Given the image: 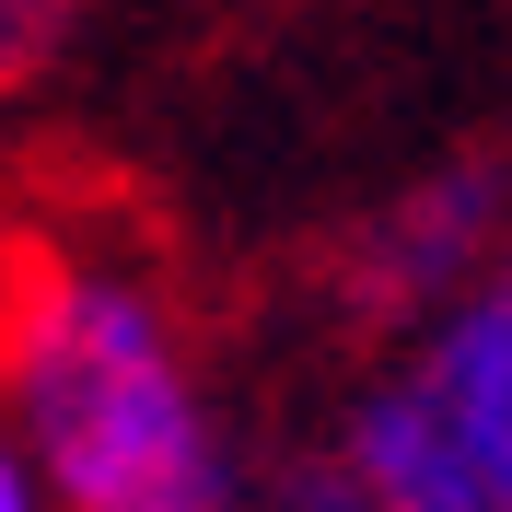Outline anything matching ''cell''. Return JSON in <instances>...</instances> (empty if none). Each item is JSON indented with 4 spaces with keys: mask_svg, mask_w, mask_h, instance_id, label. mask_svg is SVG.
Returning a JSON list of instances; mask_svg holds the SVG:
<instances>
[{
    "mask_svg": "<svg viewBox=\"0 0 512 512\" xmlns=\"http://www.w3.org/2000/svg\"><path fill=\"white\" fill-rule=\"evenodd\" d=\"M0 408L59 512H256L245 431L140 256H24L0 280Z\"/></svg>",
    "mask_w": 512,
    "mask_h": 512,
    "instance_id": "obj_1",
    "label": "cell"
},
{
    "mask_svg": "<svg viewBox=\"0 0 512 512\" xmlns=\"http://www.w3.org/2000/svg\"><path fill=\"white\" fill-rule=\"evenodd\" d=\"M338 454L384 512H512V245L431 315L384 326Z\"/></svg>",
    "mask_w": 512,
    "mask_h": 512,
    "instance_id": "obj_2",
    "label": "cell"
},
{
    "mask_svg": "<svg viewBox=\"0 0 512 512\" xmlns=\"http://www.w3.org/2000/svg\"><path fill=\"white\" fill-rule=\"evenodd\" d=\"M512 245V163H431L384 198L338 256V303L361 326H408L443 291H466L489 256Z\"/></svg>",
    "mask_w": 512,
    "mask_h": 512,
    "instance_id": "obj_3",
    "label": "cell"
},
{
    "mask_svg": "<svg viewBox=\"0 0 512 512\" xmlns=\"http://www.w3.org/2000/svg\"><path fill=\"white\" fill-rule=\"evenodd\" d=\"M82 24H94V0H0V94H24L35 70H59Z\"/></svg>",
    "mask_w": 512,
    "mask_h": 512,
    "instance_id": "obj_4",
    "label": "cell"
},
{
    "mask_svg": "<svg viewBox=\"0 0 512 512\" xmlns=\"http://www.w3.org/2000/svg\"><path fill=\"white\" fill-rule=\"evenodd\" d=\"M268 512H384V501L350 478V454H338V443H315L303 466H280V478H268Z\"/></svg>",
    "mask_w": 512,
    "mask_h": 512,
    "instance_id": "obj_5",
    "label": "cell"
},
{
    "mask_svg": "<svg viewBox=\"0 0 512 512\" xmlns=\"http://www.w3.org/2000/svg\"><path fill=\"white\" fill-rule=\"evenodd\" d=\"M0 512H59V489H47V466H35V443L12 431V408H0Z\"/></svg>",
    "mask_w": 512,
    "mask_h": 512,
    "instance_id": "obj_6",
    "label": "cell"
}]
</instances>
